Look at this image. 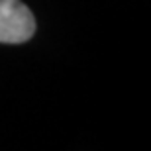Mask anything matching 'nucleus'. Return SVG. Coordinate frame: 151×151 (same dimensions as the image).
I'll use <instances>...</instances> for the list:
<instances>
[{
    "instance_id": "1",
    "label": "nucleus",
    "mask_w": 151,
    "mask_h": 151,
    "mask_svg": "<svg viewBox=\"0 0 151 151\" xmlns=\"http://www.w3.org/2000/svg\"><path fill=\"white\" fill-rule=\"evenodd\" d=\"M34 34V12L22 0H0V43H24Z\"/></svg>"
}]
</instances>
